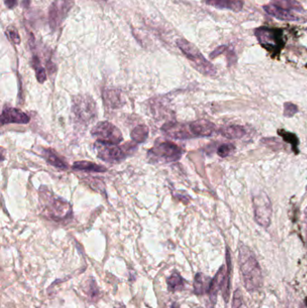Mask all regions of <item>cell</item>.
Listing matches in <instances>:
<instances>
[{"label":"cell","instance_id":"1","mask_svg":"<svg viewBox=\"0 0 307 308\" xmlns=\"http://www.w3.org/2000/svg\"><path fill=\"white\" fill-rule=\"evenodd\" d=\"M238 263L241 280L246 290L259 291L263 285L261 268L254 252L244 243L239 244Z\"/></svg>","mask_w":307,"mask_h":308},{"label":"cell","instance_id":"2","mask_svg":"<svg viewBox=\"0 0 307 308\" xmlns=\"http://www.w3.org/2000/svg\"><path fill=\"white\" fill-rule=\"evenodd\" d=\"M176 44L180 50L183 52L185 56L189 60L193 67L195 68L197 71L202 73L203 75L210 77H213L216 74V70L214 66L211 62L207 61L200 52V50H198L193 44L183 38L177 40Z\"/></svg>","mask_w":307,"mask_h":308},{"label":"cell","instance_id":"3","mask_svg":"<svg viewBox=\"0 0 307 308\" xmlns=\"http://www.w3.org/2000/svg\"><path fill=\"white\" fill-rule=\"evenodd\" d=\"M182 150L169 141H157L154 146L148 151L151 163H169L178 162L182 156Z\"/></svg>","mask_w":307,"mask_h":308},{"label":"cell","instance_id":"4","mask_svg":"<svg viewBox=\"0 0 307 308\" xmlns=\"http://www.w3.org/2000/svg\"><path fill=\"white\" fill-rule=\"evenodd\" d=\"M44 212L53 220H64L71 215V207L67 201L52 196L50 192L41 195Z\"/></svg>","mask_w":307,"mask_h":308},{"label":"cell","instance_id":"5","mask_svg":"<svg viewBox=\"0 0 307 308\" xmlns=\"http://www.w3.org/2000/svg\"><path fill=\"white\" fill-rule=\"evenodd\" d=\"M252 206L254 219L257 224L264 228H268L272 217V204L265 191H260L253 195Z\"/></svg>","mask_w":307,"mask_h":308},{"label":"cell","instance_id":"6","mask_svg":"<svg viewBox=\"0 0 307 308\" xmlns=\"http://www.w3.org/2000/svg\"><path fill=\"white\" fill-rule=\"evenodd\" d=\"M91 134L95 140L105 145H118L123 140L121 131L107 121L96 123L91 130Z\"/></svg>","mask_w":307,"mask_h":308},{"label":"cell","instance_id":"7","mask_svg":"<svg viewBox=\"0 0 307 308\" xmlns=\"http://www.w3.org/2000/svg\"><path fill=\"white\" fill-rule=\"evenodd\" d=\"M72 112L80 122L90 123L96 116L95 101L90 95H78L73 99Z\"/></svg>","mask_w":307,"mask_h":308},{"label":"cell","instance_id":"8","mask_svg":"<svg viewBox=\"0 0 307 308\" xmlns=\"http://www.w3.org/2000/svg\"><path fill=\"white\" fill-rule=\"evenodd\" d=\"M135 149L136 145L132 142H127L123 146L101 144L97 149V153L101 160L109 163H116L128 157L131 153L135 151Z\"/></svg>","mask_w":307,"mask_h":308},{"label":"cell","instance_id":"9","mask_svg":"<svg viewBox=\"0 0 307 308\" xmlns=\"http://www.w3.org/2000/svg\"><path fill=\"white\" fill-rule=\"evenodd\" d=\"M75 4L74 0H54L49 8V24L56 30L62 24Z\"/></svg>","mask_w":307,"mask_h":308},{"label":"cell","instance_id":"10","mask_svg":"<svg viewBox=\"0 0 307 308\" xmlns=\"http://www.w3.org/2000/svg\"><path fill=\"white\" fill-rule=\"evenodd\" d=\"M162 131L165 132L166 135L173 139L185 140L194 137L190 132L189 126L187 124L179 123H165L162 128Z\"/></svg>","mask_w":307,"mask_h":308},{"label":"cell","instance_id":"11","mask_svg":"<svg viewBox=\"0 0 307 308\" xmlns=\"http://www.w3.org/2000/svg\"><path fill=\"white\" fill-rule=\"evenodd\" d=\"M189 126L194 137H209L216 132L215 124L205 119L194 121L190 123Z\"/></svg>","mask_w":307,"mask_h":308},{"label":"cell","instance_id":"12","mask_svg":"<svg viewBox=\"0 0 307 308\" xmlns=\"http://www.w3.org/2000/svg\"><path fill=\"white\" fill-rule=\"evenodd\" d=\"M30 118L25 113L14 107H6L1 114V124L6 123H27Z\"/></svg>","mask_w":307,"mask_h":308},{"label":"cell","instance_id":"13","mask_svg":"<svg viewBox=\"0 0 307 308\" xmlns=\"http://www.w3.org/2000/svg\"><path fill=\"white\" fill-rule=\"evenodd\" d=\"M208 6H213L219 9H227L234 12H240L243 5V0H207Z\"/></svg>","mask_w":307,"mask_h":308},{"label":"cell","instance_id":"14","mask_svg":"<svg viewBox=\"0 0 307 308\" xmlns=\"http://www.w3.org/2000/svg\"><path fill=\"white\" fill-rule=\"evenodd\" d=\"M264 10L268 13L269 16L275 17L279 20L282 21H296L297 20L293 14H291L290 11L283 9L279 6H276L274 4H268L264 6Z\"/></svg>","mask_w":307,"mask_h":308},{"label":"cell","instance_id":"15","mask_svg":"<svg viewBox=\"0 0 307 308\" xmlns=\"http://www.w3.org/2000/svg\"><path fill=\"white\" fill-rule=\"evenodd\" d=\"M212 280V279L207 275L197 273L195 275L194 281V292L198 296L208 294L211 288Z\"/></svg>","mask_w":307,"mask_h":308},{"label":"cell","instance_id":"16","mask_svg":"<svg viewBox=\"0 0 307 308\" xmlns=\"http://www.w3.org/2000/svg\"><path fill=\"white\" fill-rule=\"evenodd\" d=\"M220 135L231 140H238L245 136V128L240 125H226L220 129Z\"/></svg>","mask_w":307,"mask_h":308},{"label":"cell","instance_id":"17","mask_svg":"<svg viewBox=\"0 0 307 308\" xmlns=\"http://www.w3.org/2000/svg\"><path fill=\"white\" fill-rule=\"evenodd\" d=\"M167 285L169 291H180L185 288V280L179 272L175 271L167 278Z\"/></svg>","mask_w":307,"mask_h":308},{"label":"cell","instance_id":"18","mask_svg":"<svg viewBox=\"0 0 307 308\" xmlns=\"http://www.w3.org/2000/svg\"><path fill=\"white\" fill-rule=\"evenodd\" d=\"M42 153H43V156L45 157V160L47 161V163L50 164L51 166L57 168H60V169H67V164L64 162H62V160L58 157L51 150L43 149Z\"/></svg>","mask_w":307,"mask_h":308},{"label":"cell","instance_id":"19","mask_svg":"<svg viewBox=\"0 0 307 308\" xmlns=\"http://www.w3.org/2000/svg\"><path fill=\"white\" fill-rule=\"evenodd\" d=\"M104 100L109 107L116 108L123 105V100L120 93L117 90H106L104 92Z\"/></svg>","mask_w":307,"mask_h":308},{"label":"cell","instance_id":"20","mask_svg":"<svg viewBox=\"0 0 307 308\" xmlns=\"http://www.w3.org/2000/svg\"><path fill=\"white\" fill-rule=\"evenodd\" d=\"M255 34H256L259 42L264 46H267V45L271 46V45L276 44L275 39H274L273 33L269 29L260 27L255 31Z\"/></svg>","mask_w":307,"mask_h":308},{"label":"cell","instance_id":"21","mask_svg":"<svg viewBox=\"0 0 307 308\" xmlns=\"http://www.w3.org/2000/svg\"><path fill=\"white\" fill-rule=\"evenodd\" d=\"M73 169L76 170H85V171H93V172H105L106 168L100 165H97L95 163L81 161L74 163L72 166Z\"/></svg>","mask_w":307,"mask_h":308},{"label":"cell","instance_id":"22","mask_svg":"<svg viewBox=\"0 0 307 308\" xmlns=\"http://www.w3.org/2000/svg\"><path fill=\"white\" fill-rule=\"evenodd\" d=\"M148 135H149V128L145 124H141L136 126L131 133L132 140L137 143H142L145 142L146 139L148 138Z\"/></svg>","mask_w":307,"mask_h":308},{"label":"cell","instance_id":"23","mask_svg":"<svg viewBox=\"0 0 307 308\" xmlns=\"http://www.w3.org/2000/svg\"><path fill=\"white\" fill-rule=\"evenodd\" d=\"M272 2L274 5L288 11L301 12L304 10L301 4L296 0H272Z\"/></svg>","mask_w":307,"mask_h":308},{"label":"cell","instance_id":"24","mask_svg":"<svg viewBox=\"0 0 307 308\" xmlns=\"http://www.w3.org/2000/svg\"><path fill=\"white\" fill-rule=\"evenodd\" d=\"M226 261L228 262L227 264V271H226V274L224 277V280H223V286H222V293H223V299L226 303H228L229 301L230 297V269H231V260H230V252L229 251L226 250Z\"/></svg>","mask_w":307,"mask_h":308},{"label":"cell","instance_id":"25","mask_svg":"<svg viewBox=\"0 0 307 308\" xmlns=\"http://www.w3.org/2000/svg\"><path fill=\"white\" fill-rule=\"evenodd\" d=\"M33 65H34L35 71H36V78H37V80L39 81L40 83H44L45 80H46V79H47V76H46L45 69L40 65V61L39 59H38V57H34Z\"/></svg>","mask_w":307,"mask_h":308},{"label":"cell","instance_id":"26","mask_svg":"<svg viewBox=\"0 0 307 308\" xmlns=\"http://www.w3.org/2000/svg\"><path fill=\"white\" fill-rule=\"evenodd\" d=\"M235 151V146L231 143H225L220 146L217 149V154L222 158H226L234 154Z\"/></svg>","mask_w":307,"mask_h":308},{"label":"cell","instance_id":"27","mask_svg":"<svg viewBox=\"0 0 307 308\" xmlns=\"http://www.w3.org/2000/svg\"><path fill=\"white\" fill-rule=\"evenodd\" d=\"M232 308H248L244 297L242 296V293L240 292V289H236V291L235 292Z\"/></svg>","mask_w":307,"mask_h":308},{"label":"cell","instance_id":"28","mask_svg":"<svg viewBox=\"0 0 307 308\" xmlns=\"http://www.w3.org/2000/svg\"><path fill=\"white\" fill-rule=\"evenodd\" d=\"M297 113H298V107L296 105L291 102H285L284 104V113H283L285 118H292Z\"/></svg>","mask_w":307,"mask_h":308},{"label":"cell","instance_id":"29","mask_svg":"<svg viewBox=\"0 0 307 308\" xmlns=\"http://www.w3.org/2000/svg\"><path fill=\"white\" fill-rule=\"evenodd\" d=\"M7 34H8L9 38L11 39L12 42L14 44H16V45L20 44L21 38L19 36V34H18L17 29L14 28V27H9V28L7 29Z\"/></svg>","mask_w":307,"mask_h":308},{"label":"cell","instance_id":"30","mask_svg":"<svg viewBox=\"0 0 307 308\" xmlns=\"http://www.w3.org/2000/svg\"><path fill=\"white\" fill-rule=\"evenodd\" d=\"M225 50H226V46H224V45L218 47V48H216V49L213 50L212 53L210 54L211 59H214V58H216V57L219 56V55H221L222 53H223V51Z\"/></svg>","mask_w":307,"mask_h":308},{"label":"cell","instance_id":"31","mask_svg":"<svg viewBox=\"0 0 307 308\" xmlns=\"http://www.w3.org/2000/svg\"><path fill=\"white\" fill-rule=\"evenodd\" d=\"M90 290L91 291L90 292V296L92 297V298H95V297L97 296V294H98V291H97V288H96V285H95V281H91L90 282Z\"/></svg>","mask_w":307,"mask_h":308},{"label":"cell","instance_id":"32","mask_svg":"<svg viewBox=\"0 0 307 308\" xmlns=\"http://www.w3.org/2000/svg\"><path fill=\"white\" fill-rule=\"evenodd\" d=\"M17 4H18V0H5V5L9 9L16 7L17 6Z\"/></svg>","mask_w":307,"mask_h":308},{"label":"cell","instance_id":"33","mask_svg":"<svg viewBox=\"0 0 307 308\" xmlns=\"http://www.w3.org/2000/svg\"><path fill=\"white\" fill-rule=\"evenodd\" d=\"M179 308V305L177 304V303H172V305H171V308Z\"/></svg>","mask_w":307,"mask_h":308}]
</instances>
